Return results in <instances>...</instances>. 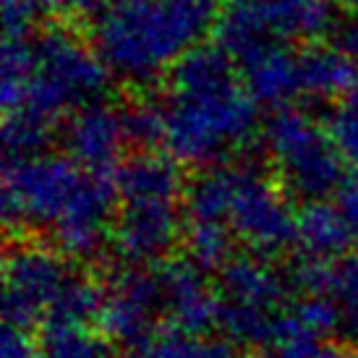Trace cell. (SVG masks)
Wrapping results in <instances>:
<instances>
[{
  "instance_id": "6da1fadb",
  "label": "cell",
  "mask_w": 358,
  "mask_h": 358,
  "mask_svg": "<svg viewBox=\"0 0 358 358\" xmlns=\"http://www.w3.org/2000/svg\"><path fill=\"white\" fill-rule=\"evenodd\" d=\"M222 0H110L94 21V50L120 79L144 84L215 31Z\"/></svg>"
},
{
  "instance_id": "7a4b0ae2",
  "label": "cell",
  "mask_w": 358,
  "mask_h": 358,
  "mask_svg": "<svg viewBox=\"0 0 358 358\" xmlns=\"http://www.w3.org/2000/svg\"><path fill=\"white\" fill-rule=\"evenodd\" d=\"M257 126V100L236 76L196 90H170L165 147L189 165H215L246 144Z\"/></svg>"
},
{
  "instance_id": "3957f363",
  "label": "cell",
  "mask_w": 358,
  "mask_h": 358,
  "mask_svg": "<svg viewBox=\"0 0 358 358\" xmlns=\"http://www.w3.org/2000/svg\"><path fill=\"white\" fill-rule=\"evenodd\" d=\"M34 50L37 66L27 87L24 108L58 120L60 113L87 108L108 90V66L69 29L45 31L34 42Z\"/></svg>"
},
{
  "instance_id": "277c9868",
  "label": "cell",
  "mask_w": 358,
  "mask_h": 358,
  "mask_svg": "<svg viewBox=\"0 0 358 358\" xmlns=\"http://www.w3.org/2000/svg\"><path fill=\"white\" fill-rule=\"evenodd\" d=\"M272 165L285 189L308 204L322 201L345 183L343 155L317 120L293 108L278 110L264 129Z\"/></svg>"
},
{
  "instance_id": "5b68a950",
  "label": "cell",
  "mask_w": 358,
  "mask_h": 358,
  "mask_svg": "<svg viewBox=\"0 0 358 358\" xmlns=\"http://www.w3.org/2000/svg\"><path fill=\"white\" fill-rule=\"evenodd\" d=\"M87 170L71 157L40 155L6 159L3 170V215L8 225L55 230L71 201L87 180Z\"/></svg>"
},
{
  "instance_id": "8992f818",
  "label": "cell",
  "mask_w": 358,
  "mask_h": 358,
  "mask_svg": "<svg viewBox=\"0 0 358 358\" xmlns=\"http://www.w3.org/2000/svg\"><path fill=\"white\" fill-rule=\"evenodd\" d=\"M222 225L259 257H269L296 243L299 215L262 173L228 168V199Z\"/></svg>"
},
{
  "instance_id": "52a82bcc",
  "label": "cell",
  "mask_w": 358,
  "mask_h": 358,
  "mask_svg": "<svg viewBox=\"0 0 358 358\" xmlns=\"http://www.w3.org/2000/svg\"><path fill=\"white\" fill-rule=\"evenodd\" d=\"M66 254L55 246L19 243L6 257V319L10 327L27 329L48 322L63 293L73 282Z\"/></svg>"
},
{
  "instance_id": "ba28073f",
  "label": "cell",
  "mask_w": 358,
  "mask_h": 358,
  "mask_svg": "<svg viewBox=\"0 0 358 358\" xmlns=\"http://www.w3.org/2000/svg\"><path fill=\"white\" fill-rule=\"evenodd\" d=\"M183 233V215L173 199L120 201L113 222V246L131 264H159Z\"/></svg>"
},
{
  "instance_id": "9c48e42d",
  "label": "cell",
  "mask_w": 358,
  "mask_h": 358,
  "mask_svg": "<svg viewBox=\"0 0 358 358\" xmlns=\"http://www.w3.org/2000/svg\"><path fill=\"white\" fill-rule=\"evenodd\" d=\"M162 314V296L155 272L126 269L105 290L100 322L105 335L129 348H144L157 332Z\"/></svg>"
},
{
  "instance_id": "30bf717a",
  "label": "cell",
  "mask_w": 358,
  "mask_h": 358,
  "mask_svg": "<svg viewBox=\"0 0 358 358\" xmlns=\"http://www.w3.org/2000/svg\"><path fill=\"white\" fill-rule=\"evenodd\" d=\"M126 131L120 120V110L105 108L92 102L76 110L63 129V144L69 157L92 176L115 178L123 162Z\"/></svg>"
},
{
  "instance_id": "8fae6325",
  "label": "cell",
  "mask_w": 358,
  "mask_h": 358,
  "mask_svg": "<svg viewBox=\"0 0 358 358\" xmlns=\"http://www.w3.org/2000/svg\"><path fill=\"white\" fill-rule=\"evenodd\" d=\"M155 275L162 296V314L170 319L173 327L186 332H207L209 327H217L220 299L196 262H159Z\"/></svg>"
},
{
  "instance_id": "7c38bea8",
  "label": "cell",
  "mask_w": 358,
  "mask_h": 358,
  "mask_svg": "<svg viewBox=\"0 0 358 358\" xmlns=\"http://www.w3.org/2000/svg\"><path fill=\"white\" fill-rule=\"evenodd\" d=\"M220 293L225 303L259 308L269 314L288 311L290 285L282 278V272L269 264L259 254H238L220 269Z\"/></svg>"
},
{
  "instance_id": "4fadbf2b",
  "label": "cell",
  "mask_w": 358,
  "mask_h": 358,
  "mask_svg": "<svg viewBox=\"0 0 358 358\" xmlns=\"http://www.w3.org/2000/svg\"><path fill=\"white\" fill-rule=\"evenodd\" d=\"M241 76H243V87L257 100V105H272L282 110L288 102L303 94L299 55H293L280 42L243 60Z\"/></svg>"
},
{
  "instance_id": "5bb4252c",
  "label": "cell",
  "mask_w": 358,
  "mask_h": 358,
  "mask_svg": "<svg viewBox=\"0 0 358 358\" xmlns=\"http://www.w3.org/2000/svg\"><path fill=\"white\" fill-rule=\"evenodd\" d=\"M115 191L120 201L173 199L183 194V173L176 157L157 152H136L120 162L115 173Z\"/></svg>"
},
{
  "instance_id": "9a60e30c",
  "label": "cell",
  "mask_w": 358,
  "mask_h": 358,
  "mask_svg": "<svg viewBox=\"0 0 358 358\" xmlns=\"http://www.w3.org/2000/svg\"><path fill=\"white\" fill-rule=\"evenodd\" d=\"M215 37H217L220 48L238 63L251 58L254 52L280 42L272 31L264 0H228V3H222Z\"/></svg>"
},
{
  "instance_id": "2e32d148",
  "label": "cell",
  "mask_w": 358,
  "mask_h": 358,
  "mask_svg": "<svg viewBox=\"0 0 358 358\" xmlns=\"http://www.w3.org/2000/svg\"><path fill=\"white\" fill-rule=\"evenodd\" d=\"M353 238L340 215L338 207L327 201H308L299 215L296 246L301 249V259L314 262H338L345 257Z\"/></svg>"
},
{
  "instance_id": "e0dca14e",
  "label": "cell",
  "mask_w": 358,
  "mask_h": 358,
  "mask_svg": "<svg viewBox=\"0 0 358 358\" xmlns=\"http://www.w3.org/2000/svg\"><path fill=\"white\" fill-rule=\"evenodd\" d=\"M303 94L348 97L358 92V58L340 48L314 45L299 55Z\"/></svg>"
},
{
  "instance_id": "ac0fdd59",
  "label": "cell",
  "mask_w": 358,
  "mask_h": 358,
  "mask_svg": "<svg viewBox=\"0 0 358 358\" xmlns=\"http://www.w3.org/2000/svg\"><path fill=\"white\" fill-rule=\"evenodd\" d=\"M278 40H319L332 29V0H264Z\"/></svg>"
},
{
  "instance_id": "d6986e66",
  "label": "cell",
  "mask_w": 358,
  "mask_h": 358,
  "mask_svg": "<svg viewBox=\"0 0 358 358\" xmlns=\"http://www.w3.org/2000/svg\"><path fill=\"white\" fill-rule=\"evenodd\" d=\"M37 348L40 358H110L108 340L90 329V324L73 322L45 324Z\"/></svg>"
},
{
  "instance_id": "ffe728a7",
  "label": "cell",
  "mask_w": 358,
  "mask_h": 358,
  "mask_svg": "<svg viewBox=\"0 0 358 358\" xmlns=\"http://www.w3.org/2000/svg\"><path fill=\"white\" fill-rule=\"evenodd\" d=\"M55 120L45 118L29 108H19L6 115L3 126V144L6 159H29L40 157L52 139Z\"/></svg>"
},
{
  "instance_id": "44dd1931",
  "label": "cell",
  "mask_w": 358,
  "mask_h": 358,
  "mask_svg": "<svg viewBox=\"0 0 358 358\" xmlns=\"http://www.w3.org/2000/svg\"><path fill=\"white\" fill-rule=\"evenodd\" d=\"M141 358H236V353L225 340L170 327L141 348Z\"/></svg>"
},
{
  "instance_id": "7402d4cb",
  "label": "cell",
  "mask_w": 358,
  "mask_h": 358,
  "mask_svg": "<svg viewBox=\"0 0 358 358\" xmlns=\"http://www.w3.org/2000/svg\"><path fill=\"white\" fill-rule=\"evenodd\" d=\"M322 296H327L340 317V332L358 340V254L332 262Z\"/></svg>"
},
{
  "instance_id": "603a6c76",
  "label": "cell",
  "mask_w": 358,
  "mask_h": 358,
  "mask_svg": "<svg viewBox=\"0 0 358 358\" xmlns=\"http://www.w3.org/2000/svg\"><path fill=\"white\" fill-rule=\"evenodd\" d=\"M37 66V50L29 40H6L3 42V110L6 115L24 108L27 87Z\"/></svg>"
},
{
  "instance_id": "cb8c5ba5",
  "label": "cell",
  "mask_w": 358,
  "mask_h": 358,
  "mask_svg": "<svg viewBox=\"0 0 358 358\" xmlns=\"http://www.w3.org/2000/svg\"><path fill=\"white\" fill-rule=\"evenodd\" d=\"M233 241L222 222H189L186 225V246L189 259L201 269H222L233 259Z\"/></svg>"
},
{
  "instance_id": "d4e9b609",
  "label": "cell",
  "mask_w": 358,
  "mask_h": 358,
  "mask_svg": "<svg viewBox=\"0 0 358 358\" xmlns=\"http://www.w3.org/2000/svg\"><path fill=\"white\" fill-rule=\"evenodd\" d=\"M126 139L136 147H155L157 141H165V108H157L147 100H136L120 110Z\"/></svg>"
},
{
  "instance_id": "484cf974",
  "label": "cell",
  "mask_w": 358,
  "mask_h": 358,
  "mask_svg": "<svg viewBox=\"0 0 358 358\" xmlns=\"http://www.w3.org/2000/svg\"><path fill=\"white\" fill-rule=\"evenodd\" d=\"M327 131L343 159L358 170V92L343 97L332 108Z\"/></svg>"
},
{
  "instance_id": "4316f807",
  "label": "cell",
  "mask_w": 358,
  "mask_h": 358,
  "mask_svg": "<svg viewBox=\"0 0 358 358\" xmlns=\"http://www.w3.org/2000/svg\"><path fill=\"white\" fill-rule=\"evenodd\" d=\"M42 13H48L45 0H3V29L6 40H29Z\"/></svg>"
},
{
  "instance_id": "83f0119b",
  "label": "cell",
  "mask_w": 358,
  "mask_h": 358,
  "mask_svg": "<svg viewBox=\"0 0 358 358\" xmlns=\"http://www.w3.org/2000/svg\"><path fill=\"white\" fill-rule=\"evenodd\" d=\"M110 0H45L48 13L66 21H97Z\"/></svg>"
},
{
  "instance_id": "f1b7e54d",
  "label": "cell",
  "mask_w": 358,
  "mask_h": 358,
  "mask_svg": "<svg viewBox=\"0 0 358 358\" xmlns=\"http://www.w3.org/2000/svg\"><path fill=\"white\" fill-rule=\"evenodd\" d=\"M0 358H40V348H37V343H31L27 329L8 324L6 332H3Z\"/></svg>"
},
{
  "instance_id": "f546056e",
  "label": "cell",
  "mask_w": 358,
  "mask_h": 358,
  "mask_svg": "<svg viewBox=\"0 0 358 358\" xmlns=\"http://www.w3.org/2000/svg\"><path fill=\"white\" fill-rule=\"evenodd\" d=\"M338 209L345 225L350 230V238L358 246V176L353 178H345V183L340 186L338 191Z\"/></svg>"
},
{
  "instance_id": "4dcf8cb0",
  "label": "cell",
  "mask_w": 358,
  "mask_h": 358,
  "mask_svg": "<svg viewBox=\"0 0 358 358\" xmlns=\"http://www.w3.org/2000/svg\"><path fill=\"white\" fill-rule=\"evenodd\" d=\"M338 6H343L345 10H353V13H358V0H335Z\"/></svg>"
},
{
  "instance_id": "1f68e13d",
  "label": "cell",
  "mask_w": 358,
  "mask_h": 358,
  "mask_svg": "<svg viewBox=\"0 0 358 358\" xmlns=\"http://www.w3.org/2000/svg\"><path fill=\"white\" fill-rule=\"evenodd\" d=\"M356 29H358V21H356Z\"/></svg>"
}]
</instances>
